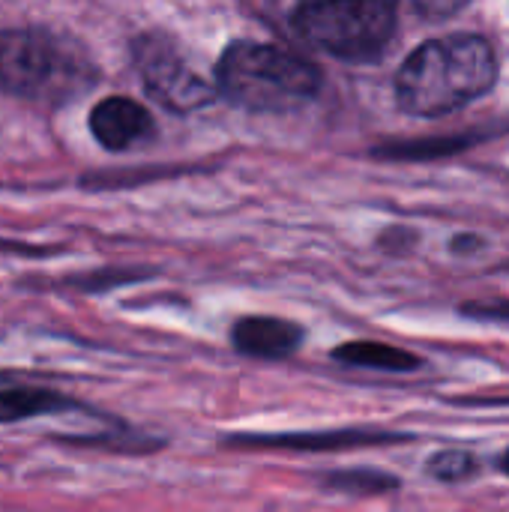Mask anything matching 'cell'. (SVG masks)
I'll use <instances>...</instances> for the list:
<instances>
[{"mask_svg": "<svg viewBox=\"0 0 509 512\" xmlns=\"http://www.w3.org/2000/svg\"><path fill=\"white\" fill-rule=\"evenodd\" d=\"M501 468H504V474H509V450L504 453V459H501Z\"/></svg>", "mask_w": 509, "mask_h": 512, "instance_id": "obj_17", "label": "cell"}, {"mask_svg": "<svg viewBox=\"0 0 509 512\" xmlns=\"http://www.w3.org/2000/svg\"><path fill=\"white\" fill-rule=\"evenodd\" d=\"M462 315H471L480 321H509V300L504 303H468V306H462Z\"/></svg>", "mask_w": 509, "mask_h": 512, "instance_id": "obj_14", "label": "cell"}, {"mask_svg": "<svg viewBox=\"0 0 509 512\" xmlns=\"http://www.w3.org/2000/svg\"><path fill=\"white\" fill-rule=\"evenodd\" d=\"M480 246H483V240H480V237H471V234H462V237H456V240H453V249H456L459 255L480 252Z\"/></svg>", "mask_w": 509, "mask_h": 512, "instance_id": "obj_16", "label": "cell"}, {"mask_svg": "<svg viewBox=\"0 0 509 512\" xmlns=\"http://www.w3.org/2000/svg\"><path fill=\"white\" fill-rule=\"evenodd\" d=\"M471 138H435V141H408V144H390L375 150L378 156L390 159H435V156H453L465 150Z\"/></svg>", "mask_w": 509, "mask_h": 512, "instance_id": "obj_11", "label": "cell"}, {"mask_svg": "<svg viewBox=\"0 0 509 512\" xmlns=\"http://www.w3.org/2000/svg\"><path fill=\"white\" fill-rule=\"evenodd\" d=\"M399 0H297L294 24L306 42L339 60H375L393 39Z\"/></svg>", "mask_w": 509, "mask_h": 512, "instance_id": "obj_4", "label": "cell"}, {"mask_svg": "<svg viewBox=\"0 0 509 512\" xmlns=\"http://www.w3.org/2000/svg\"><path fill=\"white\" fill-rule=\"evenodd\" d=\"M477 471V459L468 450H441L429 459V474L441 483H462Z\"/></svg>", "mask_w": 509, "mask_h": 512, "instance_id": "obj_12", "label": "cell"}, {"mask_svg": "<svg viewBox=\"0 0 509 512\" xmlns=\"http://www.w3.org/2000/svg\"><path fill=\"white\" fill-rule=\"evenodd\" d=\"M321 72L282 45L234 42L216 66V90L249 111H288L309 102Z\"/></svg>", "mask_w": 509, "mask_h": 512, "instance_id": "obj_2", "label": "cell"}, {"mask_svg": "<svg viewBox=\"0 0 509 512\" xmlns=\"http://www.w3.org/2000/svg\"><path fill=\"white\" fill-rule=\"evenodd\" d=\"M93 66L63 39L42 30H0V90L60 105L93 84Z\"/></svg>", "mask_w": 509, "mask_h": 512, "instance_id": "obj_3", "label": "cell"}, {"mask_svg": "<svg viewBox=\"0 0 509 512\" xmlns=\"http://www.w3.org/2000/svg\"><path fill=\"white\" fill-rule=\"evenodd\" d=\"M468 0H417L420 12L432 15V18H444V15H453L465 6Z\"/></svg>", "mask_w": 509, "mask_h": 512, "instance_id": "obj_15", "label": "cell"}, {"mask_svg": "<svg viewBox=\"0 0 509 512\" xmlns=\"http://www.w3.org/2000/svg\"><path fill=\"white\" fill-rule=\"evenodd\" d=\"M93 138L108 150H129L153 135V117L144 105L126 96H108L90 111Z\"/></svg>", "mask_w": 509, "mask_h": 512, "instance_id": "obj_6", "label": "cell"}, {"mask_svg": "<svg viewBox=\"0 0 509 512\" xmlns=\"http://www.w3.org/2000/svg\"><path fill=\"white\" fill-rule=\"evenodd\" d=\"M72 408V402L45 390H3L0 393V423H15L24 417H36L45 411Z\"/></svg>", "mask_w": 509, "mask_h": 512, "instance_id": "obj_10", "label": "cell"}, {"mask_svg": "<svg viewBox=\"0 0 509 512\" xmlns=\"http://www.w3.org/2000/svg\"><path fill=\"white\" fill-rule=\"evenodd\" d=\"M498 81V54L486 36L456 33L414 48L396 72V102L411 117H444L486 96Z\"/></svg>", "mask_w": 509, "mask_h": 512, "instance_id": "obj_1", "label": "cell"}, {"mask_svg": "<svg viewBox=\"0 0 509 512\" xmlns=\"http://www.w3.org/2000/svg\"><path fill=\"white\" fill-rule=\"evenodd\" d=\"M231 336H234L237 351L249 357L276 360V357H288L291 351H297L303 330L282 318H243L237 321Z\"/></svg>", "mask_w": 509, "mask_h": 512, "instance_id": "obj_7", "label": "cell"}, {"mask_svg": "<svg viewBox=\"0 0 509 512\" xmlns=\"http://www.w3.org/2000/svg\"><path fill=\"white\" fill-rule=\"evenodd\" d=\"M402 435L390 432H327V435H297V438H282L270 441L273 447H294V450H348V447H369V444H396Z\"/></svg>", "mask_w": 509, "mask_h": 512, "instance_id": "obj_9", "label": "cell"}, {"mask_svg": "<svg viewBox=\"0 0 509 512\" xmlns=\"http://www.w3.org/2000/svg\"><path fill=\"white\" fill-rule=\"evenodd\" d=\"M333 486L339 489H354V492H393L399 489V483L393 477H381V474H348V477H336Z\"/></svg>", "mask_w": 509, "mask_h": 512, "instance_id": "obj_13", "label": "cell"}, {"mask_svg": "<svg viewBox=\"0 0 509 512\" xmlns=\"http://www.w3.org/2000/svg\"><path fill=\"white\" fill-rule=\"evenodd\" d=\"M135 66L144 78L147 93L165 108L192 111L216 96V87L204 81L168 39L141 36L135 42Z\"/></svg>", "mask_w": 509, "mask_h": 512, "instance_id": "obj_5", "label": "cell"}, {"mask_svg": "<svg viewBox=\"0 0 509 512\" xmlns=\"http://www.w3.org/2000/svg\"><path fill=\"white\" fill-rule=\"evenodd\" d=\"M333 357L345 366L357 369H381V372H414L423 366V360L411 351H402L396 345L384 342H348L333 351Z\"/></svg>", "mask_w": 509, "mask_h": 512, "instance_id": "obj_8", "label": "cell"}]
</instances>
